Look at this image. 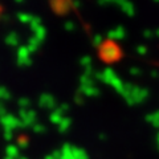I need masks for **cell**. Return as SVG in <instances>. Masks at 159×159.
<instances>
[]
</instances>
